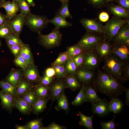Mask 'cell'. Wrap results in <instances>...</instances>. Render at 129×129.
Returning a JSON list of instances; mask_svg holds the SVG:
<instances>
[{
    "instance_id": "cell-17",
    "label": "cell",
    "mask_w": 129,
    "mask_h": 129,
    "mask_svg": "<svg viewBox=\"0 0 129 129\" xmlns=\"http://www.w3.org/2000/svg\"><path fill=\"white\" fill-rule=\"evenodd\" d=\"M15 97L2 90L0 91V98L1 104L3 109H5L10 113L14 107V102Z\"/></svg>"
},
{
    "instance_id": "cell-16",
    "label": "cell",
    "mask_w": 129,
    "mask_h": 129,
    "mask_svg": "<svg viewBox=\"0 0 129 129\" xmlns=\"http://www.w3.org/2000/svg\"><path fill=\"white\" fill-rule=\"evenodd\" d=\"M109 12L114 16L121 18L129 19V10L118 5L114 4L113 2L108 3L107 6Z\"/></svg>"
},
{
    "instance_id": "cell-37",
    "label": "cell",
    "mask_w": 129,
    "mask_h": 129,
    "mask_svg": "<svg viewBox=\"0 0 129 129\" xmlns=\"http://www.w3.org/2000/svg\"><path fill=\"white\" fill-rule=\"evenodd\" d=\"M61 3V6L58 10L57 12L65 18L67 17L73 18L69 10V1H65Z\"/></svg>"
},
{
    "instance_id": "cell-7",
    "label": "cell",
    "mask_w": 129,
    "mask_h": 129,
    "mask_svg": "<svg viewBox=\"0 0 129 129\" xmlns=\"http://www.w3.org/2000/svg\"><path fill=\"white\" fill-rule=\"evenodd\" d=\"M80 22L87 32L104 35V26L96 19L83 18Z\"/></svg>"
},
{
    "instance_id": "cell-9",
    "label": "cell",
    "mask_w": 129,
    "mask_h": 129,
    "mask_svg": "<svg viewBox=\"0 0 129 129\" xmlns=\"http://www.w3.org/2000/svg\"><path fill=\"white\" fill-rule=\"evenodd\" d=\"M91 107V111L93 114L101 117L106 116L111 112L109 102L105 99H101L98 102L92 104Z\"/></svg>"
},
{
    "instance_id": "cell-15",
    "label": "cell",
    "mask_w": 129,
    "mask_h": 129,
    "mask_svg": "<svg viewBox=\"0 0 129 129\" xmlns=\"http://www.w3.org/2000/svg\"><path fill=\"white\" fill-rule=\"evenodd\" d=\"M22 70L23 77L33 84L38 83L41 77L37 67L34 64Z\"/></svg>"
},
{
    "instance_id": "cell-29",
    "label": "cell",
    "mask_w": 129,
    "mask_h": 129,
    "mask_svg": "<svg viewBox=\"0 0 129 129\" xmlns=\"http://www.w3.org/2000/svg\"><path fill=\"white\" fill-rule=\"evenodd\" d=\"M124 106L122 101L118 98L111 99L109 102V108L110 112L115 114H119L122 111Z\"/></svg>"
},
{
    "instance_id": "cell-43",
    "label": "cell",
    "mask_w": 129,
    "mask_h": 129,
    "mask_svg": "<svg viewBox=\"0 0 129 129\" xmlns=\"http://www.w3.org/2000/svg\"><path fill=\"white\" fill-rule=\"evenodd\" d=\"M42 118L37 119L28 122L26 125L28 129H44Z\"/></svg>"
},
{
    "instance_id": "cell-31",
    "label": "cell",
    "mask_w": 129,
    "mask_h": 129,
    "mask_svg": "<svg viewBox=\"0 0 129 129\" xmlns=\"http://www.w3.org/2000/svg\"><path fill=\"white\" fill-rule=\"evenodd\" d=\"M57 103L56 109H62L67 113L69 110V103L64 92L57 99Z\"/></svg>"
},
{
    "instance_id": "cell-35",
    "label": "cell",
    "mask_w": 129,
    "mask_h": 129,
    "mask_svg": "<svg viewBox=\"0 0 129 129\" xmlns=\"http://www.w3.org/2000/svg\"><path fill=\"white\" fill-rule=\"evenodd\" d=\"M66 51L70 57L73 58L75 56L84 51L78 43L67 47Z\"/></svg>"
},
{
    "instance_id": "cell-21",
    "label": "cell",
    "mask_w": 129,
    "mask_h": 129,
    "mask_svg": "<svg viewBox=\"0 0 129 129\" xmlns=\"http://www.w3.org/2000/svg\"><path fill=\"white\" fill-rule=\"evenodd\" d=\"M34 86L33 84L22 76L16 87L15 97H21Z\"/></svg>"
},
{
    "instance_id": "cell-12",
    "label": "cell",
    "mask_w": 129,
    "mask_h": 129,
    "mask_svg": "<svg viewBox=\"0 0 129 129\" xmlns=\"http://www.w3.org/2000/svg\"><path fill=\"white\" fill-rule=\"evenodd\" d=\"M112 45L111 54L116 55L124 63L128 62L129 46L121 44L113 43Z\"/></svg>"
},
{
    "instance_id": "cell-27",
    "label": "cell",
    "mask_w": 129,
    "mask_h": 129,
    "mask_svg": "<svg viewBox=\"0 0 129 129\" xmlns=\"http://www.w3.org/2000/svg\"><path fill=\"white\" fill-rule=\"evenodd\" d=\"M64 81L66 88H70L73 91L81 88L82 86L75 75H67L65 78Z\"/></svg>"
},
{
    "instance_id": "cell-45",
    "label": "cell",
    "mask_w": 129,
    "mask_h": 129,
    "mask_svg": "<svg viewBox=\"0 0 129 129\" xmlns=\"http://www.w3.org/2000/svg\"><path fill=\"white\" fill-rule=\"evenodd\" d=\"M87 1L94 7L98 8L106 6L108 3L105 0H87Z\"/></svg>"
},
{
    "instance_id": "cell-50",
    "label": "cell",
    "mask_w": 129,
    "mask_h": 129,
    "mask_svg": "<svg viewBox=\"0 0 129 129\" xmlns=\"http://www.w3.org/2000/svg\"><path fill=\"white\" fill-rule=\"evenodd\" d=\"M21 45H16L8 46L15 58L20 54L21 49Z\"/></svg>"
},
{
    "instance_id": "cell-46",
    "label": "cell",
    "mask_w": 129,
    "mask_h": 129,
    "mask_svg": "<svg viewBox=\"0 0 129 129\" xmlns=\"http://www.w3.org/2000/svg\"><path fill=\"white\" fill-rule=\"evenodd\" d=\"M56 77H48L44 74L41 77L38 84L50 86L55 80Z\"/></svg>"
},
{
    "instance_id": "cell-59",
    "label": "cell",
    "mask_w": 129,
    "mask_h": 129,
    "mask_svg": "<svg viewBox=\"0 0 129 129\" xmlns=\"http://www.w3.org/2000/svg\"><path fill=\"white\" fill-rule=\"evenodd\" d=\"M59 1L61 2H65V1H69L70 0H58Z\"/></svg>"
},
{
    "instance_id": "cell-40",
    "label": "cell",
    "mask_w": 129,
    "mask_h": 129,
    "mask_svg": "<svg viewBox=\"0 0 129 129\" xmlns=\"http://www.w3.org/2000/svg\"><path fill=\"white\" fill-rule=\"evenodd\" d=\"M0 87L2 90L10 93L15 97L16 87L3 80L0 81Z\"/></svg>"
},
{
    "instance_id": "cell-55",
    "label": "cell",
    "mask_w": 129,
    "mask_h": 129,
    "mask_svg": "<svg viewBox=\"0 0 129 129\" xmlns=\"http://www.w3.org/2000/svg\"><path fill=\"white\" fill-rule=\"evenodd\" d=\"M8 21L6 15L2 14L0 11V26Z\"/></svg>"
},
{
    "instance_id": "cell-53",
    "label": "cell",
    "mask_w": 129,
    "mask_h": 129,
    "mask_svg": "<svg viewBox=\"0 0 129 129\" xmlns=\"http://www.w3.org/2000/svg\"><path fill=\"white\" fill-rule=\"evenodd\" d=\"M44 74L48 77H56L55 70L52 66L47 68L45 70Z\"/></svg>"
},
{
    "instance_id": "cell-33",
    "label": "cell",
    "mask_w": 129,
    "mask_h": 129,
    "mask_svg": "<svg viewBox=\"0 0 129 129\" xmlns=\"http://www.w3.org/2000/svg\"><path fill=\"white\" fill-rule=\"evenodd\" d=\"M67 75H75L77 69L73 58H70L64 64Z\"/></svg>"
},
{
    "instance_id": "cell-48",
    "label": "cell",
    "mask_w": 129,
    "mask_h": 129,
    "mask_svg": "<svg viewBox=\"0 0 129 129\" xmlns=\"http://www.w3.org/2000/svg\"><path fill=\"white\" fill-rule=\"evenodd\" d=\"M14 62L16 65L20 67L22 70L28 66L25 60L20 54L15 58Z\"/></svg>"
},
{
    "instance_id": "cell-52",
    "label": "cell",
    "mask_w": 129,
    "mask_h": 129,
    "mask_svg": "<svg viewBox=\"0 0 129 129\" xmlns=\"http://www.w3.org/2000/svg\"><path fill=\"white\" fill-rule=\"evenodd\" d=\"M99 20L102 22H105L108 20L109 16L108 13L105 11H102L99 14L98 16Z\"/></svg>"
},
{
    "instance_id": "cell-38",
    "label": "cell",
    "mask_w": 129,
    "mask_h": 129,
    "mask_svg": "<svg viewBox=\"0 0 129 129\" xmlns=\"http://www.w3.org/2000/svg\"><path fill=\"white\" fill-rule=\"evenodd\" d=\"M5 39L8 46L16 45H21L23 43L19 36L13 33Z\"/></svg>"
},
{
    "instance_id": "cell-63",
    "label": "cell",
    "mask_w": 129,
    "mask_h": 129,
    "mask_svg": "<svg viewBox=\"0 0 129 129\" xmlns=\"http://www.w3.org/2000/svg\"><path fill=\"white\" fill-rule=\"evenodd\" d=\"M1 41L0 40V48L1 46Z\"/></svg>"
},
{
    "instance_id": "cell-1",
    "label": "cell",
    "mask_w": 129,
    "mask_h": 129,
    "mask_svg": "<svg viewBox=\"0 0 129 129\" xmlns=\"http://www.w3.org/2000/svg\"><path fill=\"white\" fill-rule=\"evenodd\" d=\"M93 84L97 91L111 99L118 98L122 94L125 88L118 79L106 71H98Z\"/></svg>"
},
{
    "instance_id": "cell-34",
    "label": "cell",
    "mask_w": 129,
    "mask_h": 129,
    "mask_svg": "<svg viewBox=\"0 0 129 129\" xmlns=\"http://www.w3.org/2000/svg\"><path fill=\"white\" fill-rule=\"evenodd\" d=\"M33 87L21 97L29 103L32 108L38 98L35 93Z\"/></svg>"
},
{
    "instance_id": "cell-61",
    "label": "cell",
    "mask_w": 129,
    "mask_h": 129,
    "mask_svg": "<svg viewBox=\"0 0 129 129\" xmlns=\"http://www.w3.org/2000/svg\"><path fill=\"white\" fill-rule=\"evenodd\" d=\"M5 0H0V5L5 1Z\"/></svg>"
},
{
    "instance_id": "cell-54",
    "label": "cell",
    "mask_w": 129,
    "mask_h": 129,
    "mask_svg": "<svg viewBox=\"0 0 129 129\" xmlns=\"http://www.w3.org/2000/svg\"><path fill=\"white\" fill-rule=\"evenodd\" d=\"M66 127L58 124L55 122H53L46 127H44V129H65Z\"/></svg>"
},
{
    "instance_id": "cell-19",
    "label": "cell",
    "mask_w": 129,
    "mask_h": 129,
    "mask_svg": "<svg viewBox=\"0 0 129 129\" xmlns=\"http://www.w3.org/2000/svg\"><path fill=\"white\" fill-rule=\"evenodd\" d=\"M90 84L85 85L84 92L86 102L92 104L98 102L101 98L97 94V91L94 85Z\"/></svg>"
},
{
    "instance_id": "cell-44",
    "label": "cell",
    "mask_w": 129,
    "mask_h": 129,
    "mask_svg": "<svg viewBox=\"0 0 129 129\" xmlns=\"http://www.w3.org/2000/svg\"><path fill=\"white\" fill-rule=\"evenodd\" d=\"M115 115H114L113 118L108 122H102L100 123L102 129H114L119 124L114 121Z\"/></svg>"
},
{
    "instance_id": "cell-6",
    "label": "cell",
    "mask_w": 129,
    "mask_h": 129,
    "mask_svg": "<svg viewBox=\"0 0 129 129\" xmlns=\"http://www.w3.org/2000/svg\"><path fill=\"white\" fill-rule=\"evenodd\" d=\"M95 33L86 31L78 42L84 51L95 49L96 46L103 40Z\"/></svg>"
},
{
    "instance_id": "cell-41",
    "label": "cell",
    "mask_w": 129,
    "mask_h": 129,
    "mask_svg": "<svg viewBox=\"0 0 129 129\" xmlns=\"http://www.w3.org/2000/svg\"><path fill=\"white\" fill-rule=\"evenodd\" d=\"M70 58L66 51L60 53L56 59L51 63V65L64 64Z\"/></svg>"
},
{
    "instance_id": "cell-39",
    "label": "cell",
    "mask_w": 129,
    "mask_h": 129,
    "mask_svg": "<svg viewBox=\"0 0 129 129\" xmlns=\"http://www.w3.org/2000/svg\"><path fill=\"white\" fill-rule=\"evenodd\" d=\"M8 21L0 26V38L6 39L13 33Z\"/></svg>"
},
{
    "instance_id": "cell-10",
    "label": "cell",
    "mask_w": 129,
    "mask_h": 129,
    "mask_svg": "<svg viewBox=\"0 0 129 129\" xmlns=\"http://www.w3.org/2000/svg\"><path fill=\"white\" fill-rule=\"evenodd\" d=\"M66 88L64 81L61 79L54 81L50 86V97L52 102L57 100Z\"/></svg>"
},
{
    "instance_id": "cell-4",
    "label": "cell",
    "mask_w": 129,
    "mask_h": 129,
    "mask_svg": "<svg viewBox=\"0 0 129 129\" xmlns=\"http://www.w3.org/2000/svg\"><path fill=\"white\" fill-rule=\"evenodd\" d=\"M49 23L47 17L44 15L31 13L26 15L25 18V25L31 31L38 33L46 28Z\"/></svg>"
},
{
    "instance_id": "cell-22",
    "label": "cell",
    "mask_w": 129,
    "mask_h": 129,
    "mask_svg": "<svg viewBox=\"0 0 129 129\" xmlns=\"http://www.w3.org/2000/svg\"><path fill=\"white\" fill-rule=\"evenodd\" d=\"M112 45L110 42L103 40L96 46L95 49L101 59H104L111 54Z\"/></svg>"
},
{
    "instance_id": "cell-42",
    "label": "cell",
    "mask_w": 129,
    "mask_h": 129,
    "mask_svg": "<svg viewBox=\"0 0 129 129\" xmlns=\"http://www.w3.org/2000/svg\"><path fill=\"white\" fill-rule=\"evenodd\" d=\"M17 3L19 7L20 14L26 15L31 13L30 6L26 0H21Z\"/></svg>"
},
{
    "instance_id": "cell-56",
    "label": "cell",
    "mask_w": 129,
    "mask_h": 129,
    "mask_svg": "<svg viewBox=\"0 0 129 129\" xmlns=\"http://www.w3.org/2000/svg\"><path fill=\"white\" fill-rule=\"evenodd\" d=\"M126 94V99L125 103L128 106H129V89L128 88H125L124 90Z\"/></svg>"
},
{
    "instance_id": "cell-62",
    "label": "cell",
    "mask_w": 129,
    "mask_h": 129,
    "mask_svg": "<svg viewBox=\"0 0 129 129\" xmlns=\"http://www.w3.org/2000/svg\"><path fill=\"white\" fill-rule=\"evenodd\" d=\"M12 1L15 2L16 3H17L19 2L21 0H12Z\"/></svg>"
},
{
    "instance_id": "cell-36",
    "label": "cell",
    "mask_w": 129,
    "mask_h": 129,
    "mask_svg": "<svg viewBox=\"0 0 129 129\" xmlns=\"http://www.w3.org/2000/svg\"><path fill=\"white\" fill-rule=\"evenodd\" d=\"M54 69L55 76L58 79L65 78L67 75L64 64L51 66Z\"/></svg>"
},
{
    "instance_id": "cell-11",
    "label": "cell",
    "mask_w": 129,
    "mask_h": 129,
    "mask_svg": "<svg viewBox=\"0 0 129 129\" xmlns=\"http://www.w3.org/2000/svg\"><path fill=\"white\" fill-rule=\"evenodd\" d=\"M113 40V43L129 46V22L122 26L112 41Z\"/></svg>"
},
{
    "instance_id": "cell-3",
    "label": "cell",
    "mask_w": 129,
    "mask_h": 129,
    "mask_svg": "<svg viewBox=\"0 0 129 129\" xmlns=\"http://www.w3.org/2000/svg\"><path fill=\"white\" fill-rule=\"evenodd\" d=\"M39 43L48 48H52L59 47L60 44L62 34L59 29L55 27L48 34L44 35L41 32L38 33Z\"/></svg>"
},
{
    "instance_id": "cell-30",
    "label": "cell",
    "mask_w": 129,
    "mask_h": 129,
    "mask_svg": "<svg viewBox=\"0 0 129 129\" xmlns=\"http://www.w3.org/2000/svg\"><path fill=\"white\" fill-rule=\"evenodd\" d=\"M78 114L80 118L79 124L88 129H93L92 118L93 116H86L83 114L80 111Z\"/></svg>"
},
{
    "instance_id": "cell-20",
    "label": "cell",
    "mask_w": 129,
    "mask_h": 129,
    "mask_svg": "<svg viewBox=\"0 0 129 129\" xmlns=\"http://www.w3.org/2000/svg\"><path fill=\"white\" fill-rule=\"evenodd\" d=\"M22 77V70L12 69L3 80L16 87L19 85Z\"/></svg>"
},
{
    "instance_id": "cell-28",
    "label": "cell",
    "mask_w": 129,
    "mask_h": 129,
    "mask_svg": "<svg viewBox=\"0 0 129 129\" xmlns=\"http://www.w3.org/2000/svg\"><path fill=\"white\" fill-rule=\"evenodd\" d=\"M33 89L38 98H42L50 97V86L38 84L34 86Z\"/></svg>"
},
{
    "instance_id": "cell-18",
    "label": "cell",
    "mask_w": 129,
    "mask_h": 129,
    "mask_svg": "<svg viewBox=\"0 0 129 129\" xmlns=\"http://www.w3.org/2000/svg\"><path fill=\"white\" fill-rule=\"evenodd\" d=\"M4 8L6 12V16L9 21L12 20L19 11L17 3L12 1H5L0 5V8Z\"/></svg>"
},
{
    "instance_id": "cell-5",
    "label": "cell",
    "mask_w": 129,
    "mask_h": 129,
    "mask_svg": "<svg viewBox=\"0 0 129 129\" xmlns=\"http://www.w3.org/2000/svg\"><path fill=\"white\" fill-rule=\"evenodd\" d=\"M129 22V19L113 17L104 26L103 40L110 42L123 25Z\"/></svg>"
},
{
    "instance_id": "cell-25",
    "label": "cell",
    "mask_w": 129,
    "mask_h": 129,
    "mask_svg": "<svg viewBox=\"0 0 129 129\" xmlns=\"http://www.w3.org/2000/svg\"><path fill=\"white\" fill-rule=\"evenodd\" d=\"M50 97L44 98H38L32 107V112L38 115L45 109Z\"/></svg>"
},
{
    "instance_id": "cell-57",
    "label": "cell",
    "mask_w": 129,
    "mask_h": 129,
    "mask_svg": "<svg viewBox=\"0 0 129 129\" xmlns=\"http://www.w3.org/2000/svg\"><path fill=\"white\" fill-rule=\"evenodd\" d=\"M15 128L16 129H28L26 124L24 125H16L15 126Z\"/></svg>"
},
{
    "instance_id": "cell-2",
    "label": "cell",
    "mask_w": 129,
    "mask_h": 129,
    "mask_svg": "<svg viewBox=\"0 0 129 129\" xmlns=\"http://www.w3.org/2000/svg\"><path fill=\"white\" fill-rule=\"evenodd\" d=\"M104 59L103 69L120 82H124L122 71L124 62L115 55L111 54Z\"/></svg>"
},
{
    "instance_id": "cell-14",
    "label": "cell",
    "mask_w": 129,
    "mask_h": 129,
    "mask_svg": "<svg viewBox=\"0 0 129 129\" xmlns=\"http://www.w3.org/2000/svg\"><path fill=\"white\" fill-rule=\"evenodd\" d=\"M75 75L77 79L84 85L90 84L93 81L95 77L94 72L92 70L82 67L77 69Z\"/></svg>"
},
{
    "instance_id": "cell-58",
    "label": "cell",
    "mask_w": 129,
    "mask_h": 129,
    "mask_svg": "<svg viewBox=\"0 0 129 129\" xmlns=\"http://www.w3.org/2000/svg\"><path fill=\"white\" fill-rule=\"evenodd\" d=\"M29 5L32 7H34L35 5V4L33 0H26Z\"/></svg>"
},
{
    "instance_id": "cell-24",
    "label": "cell",
    "mask_w": 129,
    "mask_h": 129,
    "mask_svg": "<svg viewBox=\"0 0 129 129\" xmlns=\"http://www.w3.org/2000/svg\"><path fill=\"white\" fill-rule=\"evenodd\" d=\"M55 16L52 19L49 20V22L55 26V27L60 29L72 26V24L68 22L65 18L59 14L57 12L55 13Z\"/></svg>"
},
{
    "instance_id": "cell-32",
    "label": "cell",
    "mask_w": 129,
    "mask_h": 129,
    "mask_svg": "<svg viewBox=\"0 0 129 129\" xmlns=\"http://www.w3.org/2000/svg\"><path fill=\"white\" fill-rule=\"evenodd\" d=\"M85 86V85L83 84L80 88L79 92L74 100L71 102V104L73 105L78 106L86 102L84 92Z\"/></svg>"
},
{
    "instance_id": "cell-8",
    "label": "cell",
    "mask_w": 129,
    "mask_h": 129,
    "mask_svg": "<svg viewBox=\"0 0 129 129\" xmlns=\"http://www.w3.org/2000/svg\"><path fill=\"white\" fill-rule=\"evenodd\" d=\"M84 52V59L81 67L92 70L97 69L99 64L101 58L95 49L85 51Z\"/></svg>"
},
{
    "instance_id": "cell-60",
    "label": "cell",
    "mask_w": 129,
    "mask_h": 129,
    "mask_svg": "<svg viewBox=\"0 0 129 129\" xmlns=\"http://www.w3.org/2000/svg\"><path fill=\"white\" fill-rule=\"evenodd\" d=\"M108 3L113 2V0H105Z\"/></svg>"
},
{
    "instance_id": "cell-26",
    "label": "cell",
    "mask_w": 129,
    "mask_h": 129,
    "mask_svg": "<svg viewBox=\"0 0 129 129\" xmlns=\"http://www.w3.org/2000/svg\"><path fill=\"white\" fill-rule=\"evenodd\" d=\"M20 54L24 59L28 66L34 64L32 53L28 45L23 43L21 45Z\"/></svg>"
},
{
    "instance_id": "cell-23",
    "label": "cell",
    "mask_w": 129,
    "mask_h": 129,
    "mask_svg": "<svg viewBox=\"0 0 129 129\" xmlns=\"http://www.w3.org/2000/svg\"><path fill=\"white\" fill-rule=\"evenodd\" d=\"M14 106L24 115H30L32 112L30 104L21 97H15Z\"/></svg>"
},
{
    "instance_id": "cell-47",
    "label": "cell",
    "mask_w": 129,
    "mask_h": 129,
    "mask_svg": "<svg viewBox=\"0 0 129 129\" xmlns=\"http://www.w3.org/2000/svg\"><path fill=\"white\" fill-rule=\"evenodd\" d=\"M85 57L84 51L75 56L73 58V61L77 69L82 66Z\"/></svg>"
},
{
    "instance_id": "cell-51",
    "label": "cell",
    "mask_w": 129,
    "mask_h": 129,
    "mask_svg": "<svg viewBox=\"0 0 129 129\" xmlns=\"http://www.w3.org/2000/svg\"><path fill=\"white\" fill-rule=\"evenodd\" d=\"M118 5L129 10V0H113Z\"/></svg>"
},
{
    "instance_id": "cell-49",
    "label": "cell",
    "mask_w": 129,
    "mask_h": 129,
    "mask_svg": "<svg viewBox=\"0 0 129 129\" xmlns=\"http://www.w3.org/2000/svg\"><path fill=\"white\" fill-rule=\"evenodd\" d=\"M123 79L125 81L129 80V62L124 63L122 71Z\"/></svg>"
},
{
    "instance_id": "cell-13",
    "label": "cell",
    "mask_w": 129,
    "mask_h": 129,
    "mask_svg": "<svg viewBox=\"0 0 129 129\" xmlns=\"http://www.w3.org/2000/svg\"><path fill=\"white\" fill-rule=\"evenodd\" d=\"M26 15L20 13L16 14L8 22L13 33L19 36L25 25Z\"/></svg>"
}]
</instances>
